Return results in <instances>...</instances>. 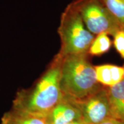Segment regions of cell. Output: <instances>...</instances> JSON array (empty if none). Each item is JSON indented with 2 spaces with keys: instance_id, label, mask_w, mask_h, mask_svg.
Wrapping results in <instances>:
<instances>
[{
  "instance_id": "obj_1",
  "label": "cell",
  "mask_w": 124,
  "mask_h": 124,
  "mask_svg": "<svg viewBox=\"0 0 124 124\" xmlns=\"http://www.w3.org/2000/svg\"><path fill=\"white\" fill-rule=\"evenodd\" d=\"M60 81V60L55 56L33 89L18 93L14 101L13 109L48 117L64 98Z\"/></svg>"
},
{
  "instance_id": "obj_2",
  "label": "cell",
  "mask_w": 124,
  "mask_h": 124,
  "mask_svg": "<svg viewBox=\"0 0 124 124\" xmlns=\"http://www.w3.org/2000/svg\"><path fill=\"white\" fill-rule=\"evenodd\" d=\"M88 56V54H79L62 58L56 56L60 60V88L66 100H82L102 86Z\"/></svg>"
},
{
  "instance_id": "obj_3",
  "label": "cell",
  "mask_w": 124,
  "mask_h": 124,
  "mask_svg": "<svg viewBox=\"0 0 124 124\" xmlns=\"http://www.w3.org/2000/svg\"><path fill=\"white\" fill-rule=\"evenodd\" d=\"M58 32L61 47L56 56L88 54L95 36L87 29L81 16L71 2L66 8L60 18Z\"/></svg>"
},
{
  "instance_id": "obj_4",
  "label": "cell",
  "mask_w": 124,
  "mask_h": 124,
  "mask_svg": "<svg viewBox=\"0 0 124 124\" xmlns=\"http://www.w3.org/2000/svg\"><path fill=\"white\" fill-rule=\"evenodd\" d=\"M72 4L80 13L87 29L93 35L106 33L114 37L124 29L99 0H75Z\"/></svg>"
},
{
  "instance_id": "obj_5",
  "label": "cell",
  "mask_w": 124,
  "mask_h": 124,
  "mask_svg": "<svg viewBox=\"0 0 124 124\" xmlns=\"http://www.w3.org/2000/svg\"><path fill=\"white\" fill-rule=\"evenodd\" d=\"M70 101L80 110V121L85 124H98L110 117L108 89L103 86L82 100Z\"/></svg>"
},
{
  "instance_id": "obj_6",
  "label": "cell",
  "mask_w": 124,
  "mask_h": 124,
  "mask_svg": "<svg viewBox=\"0 0 124 124\" xmlns=\"http://www.w3.org/2000/svg\"><path fill=\"white\" fill-rule=\"evenodd\" d=\"M49 124H68L80 121L81 113L75 103L63 98L48 116Z\"/></svg>"
},
{
  "instance_id": "obj_7",
  "label": "cell",
  "mask_w": 124,
  "mask_h": 124,
  "mask_svg": "<svg viewBox=\"0 0 124 124\" xmlns=\"http://www.w3.org/2000/svg\"><path fill=\"white\" fill-rule=\"evenodd\" d=\"M110 117L124 121V79L108 88Z\"/></svg>"
},
{
  "instance_id": "obj_8",
  "label": "cell",
  "mask_w": 124,
  "mask_h": 124,
  "mask_svg": "<svg viewBox=\"0 0 124 124\" xmlns=\"http://www.w3.org/2000/svg\"><path fill=\"white\" fill-rule=\"evenodd\" d=\"M94 67L97 81L105 86H112L124 79L123 67L105 64Z\"/></svg>"
},
{
  "instance_id": "obj_9",
  "label": "cell",
  "mask_w": 124,
  "mask_h": 124,
  "mask_svg": "<svg viewBox=\"0 0 124 124\" xmlns=\"http://www.w3.org/2000/svg\"><path fill=\"white\" fill-rule=\"evenodd\" d=\"M1 124H49L48 118L33 115L17 110L6 113Z\"/></svg>"
},
{
  "instance_id": "obj_10",
  "label": "cell",
  "mask_w": 124,
  "mask_h": 124,
  "mask_svg": "<svg viewBox=\"0 0 124 124\" xmlns=\"http://www.w3.org/2000/svg\"><path fill=\"white\" fill-rule=\"evenodd\" d=\"M111 46V40L108 34L101 33L94 38L88 51V54L94 56L102 55L109 50Z\"/></svg>"
},
{
  "instance_id": "obj_11",
  "label": "cell",
  "mask_w": 124,
  "mask_h": 124,
  "mask_svg": "<svg viewBox=\"0 0 124 124\" xmlns=\"http://www.w3.org/2000/svg\"><path fill=\"white\" fill-rule=\"evenodd\" d=\"M124 29V0H99Z\"/></svg>"
},
{
  "instance_id": "obj_12",
  "label": "cell",
  "mask_w": 124,
  "mask_h": 124,
  "mask_svg": "<svg viewBox=\"0 0 124 124\" xmlns=\"http://www.w3.org/2000/svg\"><path fill=\"white\" fill-rule=\"evenodd\" d=\"M114 46L117 52L124 59V29H121L114 36Z\"/></svg>"
},
{
  "instance_id": "obj_13",
  "label": "cell",
  "mask_w": 124,
  "mask_h": 124,
  "mask_svg": "<svg viewBox=\"0 0 124 124\" xmlns=\"http://www.w3.org/2000/svg\"><path fill=\"white\" fill-rule=\"evenodd\" d=\"M98 124H124V121L108 117Z\"/></svg>"
},
{
  "instance_id": "obj_14",
  "label": "cell",
  "mask_w": 124,
  "mask_h": 124,
  "mask_svg": "<svg viewBox=\"0 0 124 124\" xmlns=\"http://www.w3.org/2000/svg\"><path fill=\"white\" fill-rule=\"evenodd\" d=\"M68 124H85L83 123L82 121H72Z\"/></svg>"
},
{
  "instance_id": "obj_15",
  "label": "cell",
  "mask_w": 124,
  "mask_h": 124,
  "mask_svg": "<svg viewBox=\"0 0 124 124\" xmlns=\"http://www.w3.org/2000/svg\"><path fill=\"white\" fill-rule=\"evenodd\" d=\"M123 68H124V66H123Z\"/></svg>"
}]
</instances>
